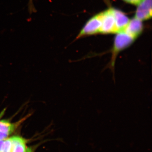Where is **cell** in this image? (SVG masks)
<instances>
[{
  "label": "cell",
  "instance_id": "obj_1",
  "mask_svg": "<svg viewBox=\"0 0 152 152\" xmlns=\"http://www.w3.org/2000/svg\"><path fill=\"white\" fill-rule=\"evenodd\" d=\"M135 40V38L124 31L117 33L114 39L113 45L111 50V59L109 64V66L112 70H114L115 63L118 55L122 51L129 48Z\"/></svg>",
  "mask_w": 152,
  "mask_h": 152
},
{
  "label": "cell",
  "instance_id": "obj_2",
  "mask_svg": "<svg viewBox=\"0 0 152 152\" xmlns=\"http://www.w3.org/2000/svg\"><path fill=\"white\" fill-rule=\"evenodd\" d=\"M102 26L101 13L95 15L87 22L77 36L76 39L99 34Z\"/></svg>",
  "mask_w": 152,
  "mask_h": 152
},
{
  "label": "cell",
  "instance_id": "obj_3",
  "mask_svg": "<svg viewBox=\"0 0 152 152\" xmlns=\"http://www.w3.org/2000/svg\"><path fill=\"white\" fill-rule=\"evenodd\" d=\"M102 26L99 34H104L117 33L115 21L113 13L112 7L101 12Z\"/></svg>",
  "mask_w": 152,
  "mask_h": 152
},
{
  "label": "cell",
  "instance_id": "obj_4",
  "mask_svg": "<svg viewBox=\"0 0 152 152\" xmlns=\"http://www.w3.org/2000/svg\"><path fill=\"white\" fill-rule=\"evenodd\" d=\"M27 115L15 123H12L7 120L0 119V140L8 138L19 127L22 123L29 117Z\"/></svg>",
  "mask_w": 152,
  "mask_h": 152
},
{
  "label": "cell",
  "instance_id": "obj_5",
  "mask_svg": "<svg viewBox=\"0 0 152 152\" xmlns=\"http://www.w3.org/2000/svg\"><path fill=\"white\" fill-rule=\"evenodd\" d=\"M134 18L140 20H147L152 17V0H142L138 5Z\"/></svg>",
  "mask_w": 152,
  "mask_h": 152
},
{
  "label": "cell",
  "instance_id": "obj_6",
  "mask_svg": "<svg viewBox=\"0 0 152 152\" xmlns=\"http://www.w3.org/2000/svg\"><path fill=\"white\" fill-rule=\"evenodd\" d=\"M143 29V24L142 21L134 18L132 20H130L126 26L123 31L136 39L141 34Z\"/></svg>",
  "mask_w": 152,
  "mask_h": 152
},
{
  "label": "cell",
  "instance_id": "obj_7",
  "mask_svg": "<svg viewBox=\"0 0 152 152\" xmlns=\"http://www.w3.org/2000/svg\"><path fill=\"white\" fill-rule=\"evenodd\" d=\"M115 21L117 33L124 31L130 19L122 11L112 7Z\"/></svg>",
  "mask_w": 152,
  "mask_h": 152
},
{
  "label": "cell",
  "instance_id": "obj_8",
  "mask_svg": "<svg viewBox=\"0 0 152 152\" xmlns=\"http://www.w3.org/2000/svg\"><path fill=\"white\" fill-rule=\"evenodd\" d=\"M12 152H26L28 140L19 136L12 137Z\"/></svg>",
  "mask_w": 152,
  "mask_h": 152
},
{
  "label": "cell",
  "instance_id": "obj_9",
  "mask_svg": "<svg viewBox=\"0 0 152 152\" xmlns=\"http://www.w3.org/2000/svg\"><path fill=\"white\" fill-rule=\"evenodd\" d=\"M12 137H10L6 139L4 149L1 152H12Z\"/></svg>",
  "mask_w": 152,
  "mask_h": 152
},
{
  "label": "cell",
  "instance_id": "obj_10",
  "mask_svg": "<svg viewBox=\"0 0 152 152\" xmlns=\"http://www.w3.org/2000/svg\"><path fill=\"white\" fill-rule=\"evenodd\" d=\"M28 8L30 13L32 14L33 13L35 12L36 10L34 6V3L33 2V0H28Z\"/></svg>",
  "mask_w": 152,
  "mask_h": 152
},
{
  "label": "cell",
  "instance_id": "obj_11",
  "mask_svg": "<svg viewBox=\"0 0 152 152\" xmlns=\"http://www.w3.org/2000/svg\"><path fill=\"white\" fill-rule=\"evenodd\" d=\"M125 2L128 4H131L134 5H138L142 0H123Z\"/></svg>",
  "mask_w": 152,
  "mask_h": 152
},
{
  "label": "cell",
  "instance_id": "obj_12",
  "mask_svg": "<svg viewBox=\"0 0 152 152\" xmlns=\"http://www.w3.org/2000/svg\"><path fill=\"white\" fill-rule=\"evenodd\" d=\"M37 148V145H34L32 146L28 147L26 152H35Z\"/></svg>",
  "mask_w": 152,
  "mask_h": 152
},
{
  "label": "cell",
  "instance_id": "obj_13",
  "mask_svg": "<svg viewBox=\"0 0 152 152\" xmlns=\"http://www.w3.org/2000/svg\"><path fill=\"white\" fill-rule=\"evenodd\" d=\"M5 140H0V152L2 151L3 149H4L5 144Z\"/></svg>",
  "mask_w": 152,
  "mask_h": 152
}]
</instances>
